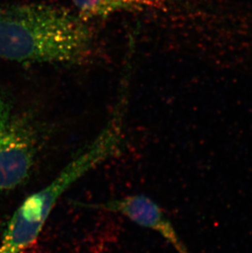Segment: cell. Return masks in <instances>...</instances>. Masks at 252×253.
<instances>
[{
  "label": "cell",
  "mask_w": 252,
  "mask_h": 253,
  "mask_svg": "<svg viewBox=\"0 0 252 253\" xmlns=\"http://www.w3.org/2000/svg\"><path fill=\"white\" fill-rule=\"evenodd\" d=\"M93 30L81 15L47 2L0 6V58L80 64L93 57Z\"/></svg>",
  "instance_id": "6da1fadb"
},
{
  "label": "cell",
  "mask_w": 252,
  "mask_h": 253,
  "mask_svg": "<svg viewBox=\"0 0 252 253\" xmlns=\"http://www.w3.org/2000/svg\"><path fill=\"white\" fill-rule=\"evenodd\" d=\"M128 89L122 87L107 125L81 148L54 179L31 194L15 211L2 235L0 253H22L38 239L51 213L72 184L116 155L124 140Z\"/></svg>",
  "instance_id": "7a4b0ae2"
},
{
  "label": "cell",
  "mask_w": 252,
  "mask_h": 253,
  "mask_svg": "<svg viewBox=\"0 0 252 253\" xmlns=\"http://www.w3.org/2000/svg\"><path fill=\"white\" fill-rule=\"evenodd\" d=\"M42 144L41 133L26 117L0 135V193L9 191L27 180Z\"/></svg>",
  "instance_id": "3957f363"
},
{
  "label": "cell",
  "mask_w": 252,
  "mask_h": 253,
  "mask_svg": "<svg viewBox=\"0 0 252 253\" xmlns=\"http://www.w3.org/2000/svg\"><path fill=\"white\" fill-rule=\"evenodd\" d=\"M79 207L124 215L139 226L157 232L178 253H188L174 225L162 208L143 194H135L99 203H78Z\"/></svg>",
  "instance_id": "277c9868"
},
{
  "label": "cell",
  "mask_w": 252,
  "mask_h": 253,
  "mask_svg": "<svg viewBox=\"0 0 252 253\" xmlns=\"http://www.w3.org/2000/svg\"><path fill=\"white\" fill-rule=\"evenodd\" d=\"M72 5L77 13L90 17H106L119 12L164 11L169 0H62Z\"/></svg>",
  "instance_id": "5b68a950"
},
{
  "label": "cell",
  "mask_w": 252,
  "mask_h": 253,
  "mask_svg": "<svg viewBox=\"0 0 252 253\" xmlns=\"http://www.w3.org/2000/svg\"><path fill=\"white\" fill-rule=\"evenodd\" d=\"M19 118L12 112L9 103L0 96V135L7 132Z\"/></svg>",
  "instance_id": "8992f818"
}]
</instances>
